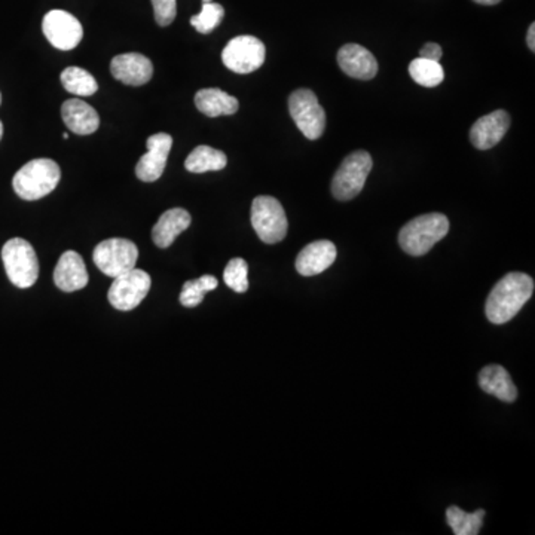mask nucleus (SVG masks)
<instances>
[{
  "label": "nucleus",
  "instance_id": "1a4fd4ad",
  "mask_svg": "<svg viewBox=\"0 0 535 535\" xmlns=\"http://www.w3.org/2000/svg\"><path fill=\"white\" fill-rule=\"evenodd\" d=\"M266 48L254 36H236L223 48L222 61L232 72L247 75L261 69L265 63Z\"/></svg>",
  "mask_w": 535,
  "mask_h": 535
},
{
  "label": "nucleus",
  "instance_id": "b1692460",
  "mask_svg": "<svg viewBox=\"0 0 535 535\" xmlns=\"http://www.w3.org/2000/svg\"><path fill=\"white\" fill-rule=\"evenodd\" d=\"M485 510H476L475 513H466L457 505L446 510V521L454 530L455 535H477L484 525Z\"/></svg>",
  "mask_w": 535,
  "mask_h": 535
},
{
  "label": "nucleus",
  "instance_id": "c9c22d12",
  "mask_svg": "<svg viewBox=\"0 0 535 535\" xmlns=\"http://www.w3.org/2000/svg\"><path fill=\"white\" fill-rule=\"evenodd\" d=\"M0 104H2V94H0Z\"/></svg>",
  "mask_w": 535,
  "mask_h": 535
},
{
  "label": "nucleus",
  "instance_id": "4be33fe9",
  "mask_svg": "<svg viewBox=\"0 0 535 535\" xmlns=\"http://www.w3.org/2000/svg\"><path fill=\"white\" fill-rule=\"evenodd\" d=\"M227 155L211 146H197L184 161V168L191 173L220 172L227 167Z\"/></svg>",
  "mask_w": 535,
  "mask_h": 535
},
{
  "label": "nucleus",
  "instance_id": "f3484780",
  "mask_svg": "<svg viewBox=\"0 0 535 535\" xmlns=\"http://www.w3.org/2000/svg\"><path fill=\"white\" fill-rule=\"evenodd\" d=\"M336 261V247L332 241H314L296 257V271L304 277L325 272Z\"/></svg>",
  "mask_w": 535,
  "mask_h": 535
},
{
  "label": "nucleus",
  "instance_id": "c756f323",
  "mask_svg": "<svg viewBox=\"0 0 535 535\" xmlns=\"http://www.w3.org/2000/svg\"><path fill=\"white\" fill-rule=\"evenodd\" d=\"M441 54H443L441 47V45H437V43H427V45L421 48L420 51L421 58L432 61H441Z\"/></svg>",
  "mask_w": 535,
  "mask_h": 535
},
{
  "label": "nucleus",
  "instance_id": "f704fd0d",
  "mask_svg": "<svg viewBox=\"0 0 535 535\" xmlns=\"http://www.w3.org/2000/svg\"><path fill=\"white\" fill-rule=\"evenodd\" d=\"M213 0H202V4H210Z\"/></svg>",
  "mask_w": 535,
  "mask_h": 535
},
{
  "label": "nucleus",
  "instance_id": "423d86ee",
  "mask_svg": "<svg viewBox=\"0 0 535 535\" xmlns=\"http://www.w3.org/2000/svg\"><path fill=\"white\" fill-rule=\"evenodd\" d=\"M372 156L366 150L348 155L339 165L332 180V193L339 201H350L363 191L369 173L372 170Z\"/></svg>",
  "mask_w": 535,
  "mask_h": 535
},
{
  "label": "nucleus",
  "instance_id": "2eb2a0df",
  "mask_svg": "<svg viewBox=\"0 0 535 535\" xmlns=\"http://www.w3.org/2000/svg\"><path fill=\"white\" fill-rule=\"evenodd\" d=\"M338 65L348 76L360 81H369L377 76V58L372 52L357 43H347L339 49Z\"/></svg>",
  "mask_w": 535,
  "mask_h": 535
},
{
  "label": "nucleus",
  "instance_id": "f03ea898",
  "mask_svg": "<svg viewBox=\"0 0 535 535\" xmlns=\"http://www.w3.org/2000/svg\"><path fill=\"white\" fill-rule=\"evenodd\" d=\"M450 232V220L445 214H423L412 218L398 234V245L411 256H424L443 240Z\"/></svg>",
  "mask_w": 535,
  "mask_h": 535
},
{
  "label": "nucleus",
  "instance_id": "bb28decb",
  "mask_svg": "<svg viewBox=\"0 0 535 535\" xmlns=\"http://www.w3.org/2000/svg\"><path fill=\"white\" fill-rule=\"evenodd\" d=\"M223 17H225V9L222 4L210 2V4H202L201 13L191 18V24L195 27L198 33L209 35L222 22Z\"/></svg>",
  "mask_w": 535,
  "mask_h": 535
},
{
  "label": "nucleus",
  "instance_id": "72a5a7b5",
  "mask_svg": "<svg viewBox=\"0 0 535 535\" xmlns=\"http://www.w3.org/2000/svg\"><path fill=\"white\" fill-rule=\"evenodd\" d=\"M63 138H65V140H69V134H63Z\"/></svg>",
  "mask_w": 535,
  "mask_h": 535
},
{
  "label": "nucleus",
  "instance_id": "6ab92c4d",
  "mask_svg": "<svg viewBox=\"0 0 535 535\" xmlns=\"http://www.w3.org/2000/svg\"><path fill=\"white\" fill-rule=\"evenodd\" d=\"M192 218L184 209H172L158 218L152 229V240L159 249H167L182 232L188 229Z\"/></svg>",
  "mask_w": 535,
  "mask_h": 535
},
{
  "label": "nucleus",
  "instance_id": "7ed1b4c3",
  "mask_svg": "<svg viewBox=\"0 0 535 535\" xmlns=\"http://www.w3.org/2000/svg\"><path fill=\"white\" fill-rule=\"evenodd\" d=\"M60 179L61 170L56 161L38 158L18 170L13 176V186L22 200L36 201L51 193L60 183Z\"/></svg>",
  "mask_w": 535,
  "mask_h": 535
},
{
  "label": "nucleus",
  "instance_id": "a211bd4d",
  "mask_svg": "<svg viewBox=\"0 0 535 535\" xmlns=\"http://www.w3.org/2000/svg\"><path fill=\"white\" fill-rule=\"evenodd\" d=\"M61 118L72 133L90 136L100 127V116L94 107L79 99H70L61 106Z\"/></svg>",
  "mask_w": 535,
  "mask_h": 535
},
{
  "label": "nucleus",
  "instance_id": "aec40b11",
  "mask_svg": "<svg viewBox=\"0 0 535 535\" xmlns=\"http://www.w3.org/2000/svg\"><path fill=\"white\" fill-rule=\"evenodd\" d=\"M479 386L485 393L495 396L501 402L512 403L518 397V388L503 366L491 364L479 373Z\"/></svg>",
  "mask_w": 535,
  "mask_h": 535
},
{
  "label": "nucleus",
  "instance_id": "6e6552de",
  "mask_svg": "<svg viewBox=\"0 0 535 535\" xmlns=\"http://www.w3.org/2000/svg\"><path fill=\"white\" fill-rule=\"evenodd\" d=\"M289 111L305 138L317 140L325 133V111L313 91L302 88L291 93Z\"/></svg>",
  "mask_w": 535,
  "mask_h": 535
},
{
  "label": "nucleus",
  "instance_id": "9b49d317",
  "mask_svg": "<svg viewBox=\"0 0 535 535\" xmlns=\"http://www.w3.org/2000/svg\"><path fill=\"white\" fill-rule=\"evenodd\" d=\"M42 31L48 42L61 51H70L76 48L84 36V29L79 20L61 9H54L45 15Z\"/></svg>",
  "mask_w": 535,
  "mask_h": 535
},
{
  "label": "nucleus",
  "instance_id": "dca6fc26",
  "mask_svg": "<svg viewBox=\"0 0 535 535\" xmlns=\"http://www.w3.org/2000/svg\"><path fill=\"white\" fill-rule=\"evenodd\" d=\"M90 281L85 262L81 254L73 250L61 254L54 271V283L66 293L81 290Z\"/></svg>",
  "mask_w": 535,
  "mask_h": 535
},
{
  "label": "nucleus",
  "instance_id": "0eeeda50",
  "mask_svg": "<svg viewBox=\"0 0 535 535\" xmlns=\"http://www.w3.org/2000/svg\"><path fill=\"white\" fill-rule=\"evenodd\" d=\"M138 259V245L125 238H109L102 241L93 253L95 266L111 279L136 268Z\"/></svg>",
  "mask_w": 535,
  "mask_h": 535
},
{
  "label": "nucleus",
  "instance_id": "ddd939ff",
  "mask_svg": "<svg viewBox=\"0 0 535 535\" xmlns=\"http://www.w3.org/2000/svg\"><path fill=\"white\" fill-rule=\"evenodd\" d=\"M111 73L125 85H145L152 79L154 65L147 57L138 52L116 56L111 63Z\"/></svg>",
  "mask_w": 535,
  "mask_h": 535
},
{
  "label": "nucleus",
  "instance_id": "412c9836",
  "mask_svg": "<svg viewBox=\"0 0 535 535\" xmlns=\"http://www.w3.org/2000/svg\"><path fill=\"white\" fill-rule=\"evenodd\" d=\"M195 106L209 118H218V116L234 115L238 111L240 103L234 95H229L218 88H204L195 94Z\"/></svg>",
  "mask_w": 535,
  "mask_h": 535
},
{
  "label": "nucleus",
  "instance_id": "5701e85b",
  "mask_svg": "<svg viewBox=\"0 0 535 535\" xmlns=\"http://www.w3.org/2000/svg\"><path fill=\"white\" fill-rule=\"evenodd\" d=\"M60 79L66 91L79 97H90L99 90V84L95 81V77L90 72L76 66L63 70Z\"/></svg>",
  "mask_w": 535,
  "mask_h": 535
},
{
  "label": "nucleus",
  "instance_id": "393cba45",
  "mask_svg": "<svg viewBox=\"0 0 535 535\" xmlns=\"http://www.w3.org/2000/svg\"><path fill=\"white\" fill-rule=\"evenodd\" d=\"M409 75L418 85L425 88L441 85L445 79V70L439 61L425 60L421 57L411 61Z\"/></svg>",
  "mask_w": 535,
  "mask_h": 535
},
{
  "label": "nucleus",
  "instance_id": "2f4dec72",
  "mask_svg": "<svg viewBox=\"0 0 535 535\" xmlns=\"http://www.w3.org/2000/svg\"><path fill=\"white\" fill-rule=\"evenodd\" d=\"M473 2L479 4H488V6H493V4H500L501 0H473Z\"/></svg>",
  "mask_w": 535,
  "mask_h": 535
},
{
  "label": "nucleus",
  "instance_id": "473e14b6",
  "mask_svg": "<svg viewBox=\"0 0 535 535\" xmlns=\"http://www.w3.org/2000/svg\"><path fill=\"white\" fill-rule=\"evenodd\" d=\"M4 138V124H2V120H0V140Z\"/></svg>",
  "mask_w": 535,
  "mask_h": 535
},
{
  "label": "nucleus",
  "instance_id": "f8f14e48",
  "mask_svg": "<svg viewBox=\"0 0 535 535\" xmlns=\"http://www.w3.org/2000/svg\"><path fill=\"white\" fill-rule=\"evenodd\" d=\"M146 146L147 152L136 165V176L146 183H152L163 176L172 150L173 138L167 133H156L147 138Z\"/></svg>",
  "mask_w": 535,
  "mask_h": 535
},
{
  "label": "nucleus",
  "instance_id": "a878e982",
  "mask_svg": "<svg viewBox=\"0 0 535 535\" xmlns=\"http://www.w3.org/2000/svg\"><path fill=\"white\" fill-rule=\"evenodd\" d=\"M218 284V279L213 275H202L200 279L189 280L180 293V304L186 308H195L201 304L207 291L214 290Z\"/></svg>",
  "mask_w": 535,
  "mask_h": 535
},
{
  "label": "nucleus",
  "instance_id": "4468645a",
  "mask_svg": "<svg viewBox=\"0 0 535 535\" xmlns=\"http://www.w3.org/2000/svg\"><path fill=\"white\" fill-rule=\"evenodd\" d=\"M510 127V115L505 111H494L476 120L470 129V140L476 149H493L503 140Z\"/></svg>",
  "mask_w": 535,
  "mask_h": 535
},
{
  "label": "nucleus",
  "instance_id": "9d476101",
  "mask_svg": "<svg viewBox=\"0 0 535 535\" xmlns=\"http://www.w3.org/2000/svg\"><path fill=\"white\" fill-rule=\"evenodd\" d=\"M152 280L146 271L133 270L120 274L113 279L107 299L111 307L120 311H131L142 304L147 293H149Z\"/></svg>",
  "mask_w": 535,
  "mask_h": 535
},
{
  "label": "nucleus",
  "instance_id": "c85d7f7f",
  "mask_svg": "<svg viewBox=\"0 0 535 535\" xmlns=\"http://www.w3.org/2000/svg\"><path fill=\"white\" fill-rule=\"evenodd\" d=\"M155 22L161 27H167L177 15V0H152Z\"/></svg>",
  "mask_w": 535,
  "mask_h": 535
},
{
  "label": "nucleus",
  "instance_id": "7c9ffc66",
  "mask_svg": "<svg viewBox=\"0 0 535 535\" xmlns=\"http://www.w3.org/2000/svg\"><path fill=\"white\" fill-rule=\"evenodd\" d=\"M527 43L528 47L531 48V51L535 49V24L532 22L530 29H528V35H527Z\"/></svg>",
  "mask_w": 535,
  "mask_h": 535
},
{
  "label": "nucleus",
  "instance_id": "f257e3e1",
  "mask_svg": "<svg viewBox=\"0 0 535 535\" xmlns=\"http://www.w3.org/2000/svg\"><path fill=\"white\" fill-rule=\"evenodd\" d=\"M534 280L523 272H510L495 284L486 300V317L494 325H504L518 316L523 305L531 299Z\"/></svg>",
  "mask_w": 535,
  "mask_h": 535
},
{
  "label": "nucleus",
  "instance_id": "20e7f679",
  "mask_svg": "<svg viewBox=\"0 0 535 535\" xmlns=\"http://www.w3.org/2000/svg\"><path fill=\"white\" fill-rule=\"evenodd\" d=\"M2 261L9 281L18 289H29L39 277V261L29 241L13 238L2 249Z\"/></svg>",
  "mask_w": 535,
  "mask_h": 535
},
{
  "label": "nucleus",
  "instance_id": "39448f33",
  "mask_svg": "<svg viewBox=\"0 0 535 535\" xmlns=\"http://www.w3.org/2000/svg\"><path fill=\"white\" fill-rule=\"evenodd\" d=\"M252 225L257 236L265 245H277L283 241L289 229L286 211L279 200L261 195L253 200Z\"/></svg>",
  "mask_w": 535,
  "mask_h": 535
},
{
  "label": "nucleus",
  "instance_id": "cd10ccee",
  "mask_svg": "<svg viewBox=\"0 0 535 535\" xmlns=\"http://www.w3.org/2000/svg\"><path fill=\"white\" fill-rule=\"evenodd\" d=\"M223 281L236 293L249 290V265L245 259L236 257L227 263L223 272Z\"/></svg>",
  "mask_w": 535,
  "mask_h": 535
}]
</instances>
